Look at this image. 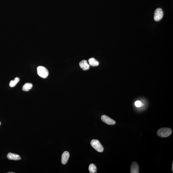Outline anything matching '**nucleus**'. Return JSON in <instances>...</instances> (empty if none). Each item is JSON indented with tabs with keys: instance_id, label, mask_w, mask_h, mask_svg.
<instances>
[{
	"instance_id": "2",
	"label": "nucleus",
	"mask_w": 173,
	"mask_h": 173,
	"mask_svg": "<svg viewBox=\"0 0 173 173\" xmlns=\"http://www.w3.org/2000/svg\"><path fill=\"white\" fill-rule=\"evenodd\" d=\"M92 147L96 151L99 152H102L104 151V148L99 141L97 139L92 140L91 141Z\"/></svg>"
},
{
	"instance_id": "11",
	"label": "nucleus",
	"mask_w": 173,
	"mask_h": 173,
	"mask_svg": "<svg viewBox=\"0 0 173 173\" xmlns=\"http://www.w3.org/2000/svg\"><path fill=\"white\" fill-rule=\"evenodd\" d=\"M33 84L32 83H25L23 86L22 89L23 91H28L30 90L33 87Z\"/></svg>"
},
{
	"instance_id": "12",
	"label": "nucleus",
	"mask_w": 173,
	"mask_h": 173,
	"mask_svg": "<svg viewBox=\"0 0 173 173\" xmlns=\"http://www.w3.org/2000/svg\"><path fill=\"white\" fill-rule=\"evenodd\" d=\"M89 172L90 173H96L97 172V167L94 164H91L89 165L88 168Z\"/></svg>"
},
{
	"instance_id": "14",
	"label": "nucleus",
	"mask_w": 173,
	"mask_h": 173,
	"mask_svg": "<svg viewBox=\"0 0 173 173\" xmlns=\"http://www.w3.org/2000/svg\"><path fill=\"white\" fill-rule=\"evenodd\" d=\"M142 103L140 101H137L135 103V105L137 107H139L141 106Z\"/></svg>"
},
{
	"instance_id": "10",
	"label": "nucleus",
	"mask_w": 173,
	"mask_h": 173,
	"mask_svg": "<svg viewBox=\"0 0 173 173\" xmlns=\"http://www.w3.org/2000/svg\"><path fill=\"white\" fill-rule=\"evenodd\" d=\"M89 65L92 66H97L99 65V63L94 58H91L88 59Z\"/></svg>"
},
{
	"instance_id": "3",
	"label": "nucleus",
	"mask_w": 173,
	"mask_h": 173,
	"mask_svg": "<svg viewBox=\"0 0 173 173\" xmlns=\"http://www.w3.org/2000/svg\"><path fill=\"white\" fill-rule=\"evenodd\" d=\"M37 73L38 75L41 77L46 78L48 75V70L46 68L43 66H39L37 67Z\"/></svg>"
},
{
	"instance_id": "1",
	"label": "nucleus",
	"mask_w": 173,
	"mask_h": 173,
	"mask_svg": "<svg viewBox=\"0 0 173 173\" xmlns=\"http://www.w3.org/2000/svg\"><path fill=\"white\" fill-rule=\"evenodd\" d=\"M171 129L168 128H160L157 131V135L162 138H165L169 137L171 134Z\"/></svg>"
},
{
	"instance_id": "17",
	"label": "nucleus",
	"mask_w": 173,
	"mask_h": 173,
	"mask_svg": "<svg viewBox=\"0 0 173 173\" xmlns=\"http://www.w3.org/2000/svg\"><path fill=\"white\" fill-rule=\"evenodd\" d=\"M1 121H0V125H1Z\"/></svg>"
},
{
	"instance_id": "6",
	"label": "nucleus",
	"mask_w": 173,
	"mask_h": 173,
	"mask_svg": "<svg viewBox=\"0 0 173 173\" xmlns=\"http://www.w3.org/2000/svg\"><path fill=\"white\" fill-rule=\"evenodd\" d=\"M131 173H139V167L138 164L135 161H133L130 165Z\"/></svg>"
},
{
	"instance_id": "5",
	"label": "nucleus",
	"mask_w": 173,
	"mask_h": 173,
	"mask_svg": "<svg viewBox=\"0 0 173 173\" xmlns=\"http://www.w3.org/2000/svg\"><path fill=\"white\" fill-rule=\"evenodd\" d=\"M101 119L103 121L108 125H114L116 124V122L115 120L109 117L107 115H102L101 117Z\"/></svg>"
},
{
	"instance_id": "7",
	"label": "nucleus",
	"mask_w": 173,
	"mask_h": 173,
	"mask_svg": "<svg viewBox=\"0 0 173 173\" xmlns=\"http://www.w3.org/2000/svg\"><path fill=\"white\" fill-rule=\"evenodd\" d=\"M70 154L68 151H65L62 154V156L61 162L63 165H65L68 160Z\"/></svg>"
},
{
	"instance_id": "4",
	"label": "nucleus",
	"mask_w": 173,
	"mask_h": 173,
	"mask_svg": "<svg viewBox=\"0 0 173 173\" xmlns=\"http://www.w3.org/2000/svg\"><path fill=\"white\" fill-rule=\"evenodd\" d=\"M164 15V13L162 9L158 8L155 10L154 19L155 21H159L162 18Z\"/></svg>"
},
{
	"instance_id": "8",
	"label": "nucleus",
	"mask_w": 173,
	"mask_h": 173,
	"mask_svg": "<svg viewBox=\"0 0 173 173\" xmlns=\"http://www.w3.org/2000/svg\"><path fill=\"white\" fill-rule=\"evenodd\" d=\"M7 157L9 160H15L17 161L21 160V157H20L19 155L16 154L11 153V152H9L8 154Z\"/></svg>"
},
{
	"instance_id": "9",
	"label": "nucleus",
	"mask_w": 173,
	"mask_h": 173,
	"mask_svg": "<svg viewBox=\"0 0 173 173\" xmlns=\"http://www.w3.org/2000/svg\"><path fill=\"white\" fill-rule=\"evenodd\" d=\"M79 65L83 70H86L89 69L90 65L88 64L87 60H82L79 63Z\"/></svg>"
},
{
	"instance_id": "16",
	"label": "nucleus",
	"mask_w": 173,
	"mask_h": 173,
	"mask_svg": "<svg viewBox=\"0 0 173 173\" xmlns=\"http://www.w3.org/2000/svg\"><path fill=\"white\" fill-rule=\"evenodd\" d=\"M7 173H15V172H8Z\"/></svg>"
},
{
	"instance_id": "15",
	"label": "nucleus",
	"mask_w": 173,
	"mask_h": 173,
	"mask_svg": "<svg viewBox=\"0 0 173 173\" xmlns=\"http://www.w3.org/2000/svg\"><path fill=\"white\" fill-rule=\"evenodd\" d=\"M172 170L173 171V162H172Z\"/></svg>"
},
{
	"instance_id": "13",
	"label": "nucleus",
	"mask_w": 173,
	"mask_h": 173,
	"mask_svg": "<svg viewBox=\"0 0 173 173\" xmlns=\"http://www.w3.org/2000/svg\"><path fill=\"white\" fill-rule=\"evenodd\" d=\"M20 80L19 78L18 77H16L15 78L14 80H12L10 81L9 83L10 86L11 87H15L17 84L18 83Z\"/></svg>"
}]
</instances>
